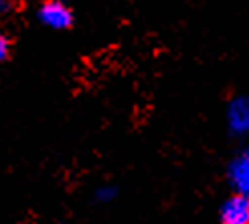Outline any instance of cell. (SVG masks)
<instances>
[{
    "label": "cell",
    "mask_w": 249,
    "mask_h": 224,
    "mask_svg": "<svg viewBox=\"0 0 249 224\" xmlns=\"http://www.w3.org/2000/svg\"><path fill=\"white\" fill-rule=\"evenodd\" d=\"M36 20L51 31H67L73 27L75 16L63 0H43L36 8Z\"/></svg>",
    "instance_id": "cell-1"
},
{
    "label": "cell",
    "mask_w": 249,
    "mask_h": 224,
    "mask_svg": "<svg viewBox=\"0 0 249 224\" xmlns=\"http://www.w3.org/2000/svg\"><path fill=\"white\" fill-rule=\"evenodd\" d=\"M227 180L235 194L249 196V147H243L229 160Z\"/></svg>",
    "instance_id": "cell-2"
},
{
    "label": "cell",
    "mask_w": 249,
    "mask_h": 224,
    "mask_svg": "<svg viewBox=\"0 0 249 224\" xmlns=\"http://www.w3.org/2000/svg\"><path fill=\"white\" fill-rule=\"evenodd\" d=\"M219 224H249V196L233 192L219 206Z\"/></svg>",
    "instance_id": "cell-3"
},
{
    "label": "cell",
    "mask_w": 249,
    "mask_h": 224,
    "mask_svg": "<svg viewBox=\"0 0 249 224\" xmlns=\"http://www.w3.org/2000/svg\"><path fill=\"white\" fill-rule=\"evenodd\" d=\"M227 128L233 135L249 133V97H233L227 105Z\"/></svg>",
    "instance_id": "cell-4"
},
{
    "label": "cell",
    "mask_w": 249,
    "mask_h": 224,
    "mask_svg": "<svg viewBox=\"0 0 249 224\" xmlns=\"http://www.w3.org/2000/svg\"><path fill=\"white\" fill-rule=\"evenodd\" d=\"M116 196H118V186H114V184H102V186H97V188H95L93 200L99 202V204H109V202L116 200Z\"/></svg>",
    "instance_id": "cell-5"
},
{
    "label": "cell",
    "mask_w": 249,
    "mask_h": 224,
    "mask_svg": "<svg viewBox=\"0 0 249 224\" xmlns=\"http://www.w3.org/2000/svg\"><path fill=\"white\" fill-rule=\"evenodd\" d=\"M10 51H12V41H10V36H8V34H2V36H0V59L8 61Z\"/></svg>",
    "instance_id": "cell-6"
},
{
    "label": "cell",
    "mask_w": 249,
    "mask_h": 224,
    "mask_svg": "<svg viewBox=\"0 0 249 224\" xmlns=\"http://www.w3.org/2000/svg\"><path fill=\"white\" fill-rule=\"evenodd\" d=\"M18 4V0H0V12L2 15H10V12H15Z\"/></svg>",
    "instance_id": "cell-7"
}]
</instances>
